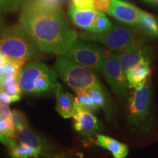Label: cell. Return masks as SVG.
<instances>
[{
	"mask_svg": "<svg viewBox=\"0 0 158 158\" xmlns=\"http://www.w3.org/2000/svg\"><path fill=\"white\" fill-rule=\"evenodd\" d=\"M19 22L43 52L62 56L79 40L61 7H48L38 0L26 2Z\"/></svg>",
	"mask_w": 158,
	"mask_h": 158,
	"instance_id": "obj_1",
	"label": "cell"
},
{
	"mask_svg": "<svg viewBox=\"0 0 158 158\" xmlns=\"http://www.w3.org/2000/svg\"><path fill=\"white\" fill-rule=\"evenodd\" d=\"M35 41L21 24L5 27L0 32V51L12 60H30L38 54Z\"/></svg>",
	"mask_w": 158,
	"mask_h": 158,
	"instance_id": "obj_2",
	"label": "cell"
},
{
	"mask_svg": "<svg viewBox=\"0 0 158 158\" xmlns=\"http://www.w3.org/2000/svg\"><path fill=\"white\" fill-rule=\"evenodd\" d=\"M83 40L102 43L110 50L121 51L134 46L142 45L145 42L143 33L135 27L114 23L109 30L103 33L83 32L79 35Z\"/></svg>",
	"mask_w": 158,
	"mask_h": 158,
	"instance_id": "obj_3",
	"label": "cell"
},
{
	"mask_svg": "<svg viewBox=\"0 0 158 158\" xmlns=\"http://www.w3.org/2000/svg\"><path fill=\"white\" fill-rule=\"evenodd\" d=\"M127 118L129 125L139 133H147L152 129L154 117L151 89L147 83L135 89L128 102Z\"/></svg>",
	"mask_w": 158,
	"mask_h": 158,
	"instance_id": "obj_4",
	"label": "cell"
},
{
	"mask_svg": "<svg viewBox=\"0 0 158 158\" xmlns=\"http://www.w3.org/2000/svg\"><path fill=\"white\" fill-rule=\"evenodd\" d=\"M55 68L63 81L76 92L102 86L92 71L64 55H62L56 59Z\"/></svg>",
	"mask_w": 158,
	"mask_h": 158,
	"instance_id": "obj_5",
	"label": "cell"
},
{
	"mask_svg": "<svg viewBox=\"0 0 158 158\" xmlns=\"http://www.w3.org/2000/svg\"><path fill=\"white\" fill-rule=\"evenodd\" d=\"M64 56L92 72L101 73L102 65L107 55L99 45L87 40H78Z\"/></svg>",
	"mask_w": 158,
	"mask_h": 158,
	"instance_id": "obj_6",
	"label": "cell"
},
{
	"mask_svg": "<svg viewBox=\"0 0 158 158\" xmlns=\"http://www.w3.org/2000/svg\"><path fill=\"white\" fill-rule=\"evenodd\" d=\"M101 73L114 94L120 100H124L130 89L126 75L122 70L119 54L107 55L102 65Z\"/></svg>",
	"mask_w": 158,
	"mask_h": 158,
	"instance_id": "obj_7",
	"label": "cell"
},
{
	"mask_svg": "<svg viewBox=\"0 0 158 158\" xmlns=\"http://www.w3.org/2000/svg\"><path fill=\"white\" fill-rule=\"evenodd\" d=\"M53 70L48 65L40 62L29 63L24 66L19 76L21 92L25 94H35V81L39 77L48 73Z\"/></svg>",
	"mask_w": 158,
	"mask_h": 158,
	"instance_id": "obj_8",
	"label": "cell"
},
{
	"mask_svg": "<svg viewBox=\"0 0 158 158\" xmlns=\"http://www.w3.org/2000/svg\"><path fill=\"white\" fill-rule=\"evenodd\" d=\"M141 10L124 0H111L108 15L115 18L124 24L138 27Z\"/></svg>",
	"mask_w": 158,
	"mask_h": 158,
	"instance_id": "obj_9",
	"label": "cell"
},
{
	"mask_svg": "<svg viewBox=\"0 0 158 158\" xmlns=\"http://www.w3.org/2000/svg\"><path fill=\"white\" fill-rule=\"evenodd\" d=\"M74 128L86 137L94 135L100 128L98 119L90 110L76 106L73 116Z\"/></svg>",
	"mask_w": 158,
	"mask_h": 158,
	"instance_id": "obj_10",
	"label": "cell"
},
{
	"mask_svg": "<svg viewBox=\"0 0 158 158\" xmlns=\"http://www.w3.org/2000/svg\"><path fill=\"white\" fill-rule=\"evenodd\" d=\"M16 138L20 143H24L35 148L38 152L40 156L51 157L53 148L45 138L29 127H23L15 130Z\"/></svg>",
	"mask_w": 158,
	"mask_h": 158,
	"instance_id": "obj_11",
	"label": "cell"
},
{
	"mask_svg": "<svg viewBox=\"0 0 158 158\" xmlns=\"http://www.w3.org/2000/svg\"><path fill=\"white\" fill-rule=\"evenodd\" d=\"M119 60L124 74L143 62H151L150 54L147 48L142 45L134 46L120 52Z\"/></svg>",
	"mask_w": 158,
	"mask_h": 158,
	"instance_id": "obj_12",
	"label": "cell"
},
{
	"mask_svg": "<svg viewBox=\"0 0 158 158\" xmlns=\"http://www.w3.org/2000/svg\"><path fill=\"white\" fill-rule=\"evenodd\" d=\"M68 13L71 21L77 27L89 31L93 26L98 12L95 9L78 8L73 4H70Z\"/></svg>",
	"mask_w": 158,
	"mask_h": 158,
	"instance_id": "obj_13",
	"label": "cell"
},
{
	"mask_svg": "<svg viewBox=\"0 0 158 158\" xmlns=\"http://www.w3.org/2000/svg\"><path fill=\"white\" fill-rule=\"evenodd\" d=\"M54 89L56 98L57 112L64 118L73 117L76 109L75 98L66 92L59 83L56 85Z\"/></svg>",
	"mask_w": 158,
	"mask_h": 158,
	"instance_id": "obj_14",
	"label": "cell"
},
{
	"mask_svg": "<svg viewBox=\"0 0 158 158\" xmlns=\"http://www.w3.org/2000/svg\"><path fill=\"white\" fill-rule=\"evenodd\" d=\"M95 144L109 151L114 158H126L129 153V148L126 144L102 134L97 135Z\"/></svg>",
	"mask_w": 158,
	"mask_h": 158,
	"instance_id": "obj_15",
	"label": "cell"
},
{
	"mask_svg": "<svg viewBox=\"0 0 158 158\" xmlns=\"http://www.w3.org/2000/svg\"><path fill=\"white\" fill-rule=\"evenodd\" d=\"M151 75L150 62H143L138 64L135 68L128 71L126 73L130 89L141 87L147 83Z\"/></svg>",
	"mask_w": 158,
	"mask_h": 158,
	"instance_id": "obj_16",
	"label": "cell"
},
{
	"mask_svg": "<svg viewBox=\"0 0 158 158\" xmlns=\"http://www.w3.org/2000/svg\"><path fill=\"white\" fill-rule=\"evenodd\" d=\"M138 28L143 30L146 35L158 37V19L155 15L145 11H141Z\"/></svg>",
	"mask_w": 158,
	"mask_h": 158,
	"instance_id": "obj_17",
	"label": "cell"
},
{
	"mask_svg": "<svg viewBox=\"0 0 158 158\" xmlns=\"http://www.w3.org/2000/svg\"><path fill=\"white\" fill-rule=\"evenodd\" d=\"M9 149L11 158H37L40 157L35 148L24 143H16Z\"/></svg>",
	"mask_w": 158,
	"mask_h": 158,
	"instance_id": "obj_18",
	"label": "cell"
},
{
	"mask_svg": "<svg viewBox=\"0 0 158 158\" xmlns=\"http://www.w3.org/2000/svg\"><path fill=\"white\" fill-rule=\"evenodd\" d=\"M86 92H87L89 95L93 99L98 108H102L104 109L109 108L108 107L109 106V100H108V94L105 92L102 86H100V87L89 89L86 90Z\"/></svg>",
	"mask_w": 158,
	"mask_h": 158,
	"instance_id": "obj_19",
	"label": "cell"
},
{
	"mask_svg": "<svg viewBox=\"0 0 158 158\" xmlns=\"http://www.w3.org/2000/svg\"><path fill=\"white\" fill-rule=\"evenodd\" d=\"M76 97L75 98L76 106L85 108V109L93 112L98 109V106L91 97L89 95L86 91H78L76 92Z\"/></svg>",
	"mask_w": 158,
	"mask_h": 158,
	"instance_id": "obj_20",
	"label": "cell"
},
{
	"mask_svg": "<svg viewBox=\"0 0 158 158\" xmlns=\"http://www.w3.org/2000/svg\"><path fill=\"white\" fill-rule=\"evenodd\" d=\"M1 82L3 86V91L11 95H21L22 92L18 77L5 76L2 78Z\"/></svg>",
	"mask_w": 158,
	"mask_h": 158,
	"instance_id": "obj_21",
	"label": "cell"
},
{
	"mask_svg": "<svg viewBox=\"0 0 158 158\" xmlns=\"http://www.w3.org/2000/svg\"><path fill=\"white\" fill-rule=\"evenodd\" d=\"M112 24L108 19L106 17V15L103 13H99L97 15L95 21L93 23L92 29H90L91 32L97 33V34H100V33L106 32L109 30L111 28Z\"/></svg>",
	"mask_w": 158,
	"mask_h": 158,
	"instance_id": "obj_22",
	"label": "cell"
},
{
	"mask_svg": "<svg viewBox=\"0 0 158 158\" xmlns=\"http://www.w3.org/2000/svg\"><path fill=\"white\" fill-rule=\"evenodd\" d=\"M26 62L22 60H12L9 59L6 63L4 69H5V76H14L19 78L20 73Z\"/></svg>",
	"mask_w": 158,
	"mask_h": 158,
	"instance_id": "obj_23",
	"label": "cell"
},
{
	"mask_svg": "<svg viewBox=\"0 0 158 158\" xmlns=\"http://www.w3.org/2000/svg\"><path fill=\"white\" fill-rule=\"evenodd\" d=\"M24 0H0V13H7L19 8Z\"/></svg>",
	"mask_w": 158,
	"mask_h": 158,
	"instance_id": "obj_24",
	"label": "cell"
},
{
	"mask_svg": "<svg viewBox=\"0 0 158 158\" xmlns=\"http://www.w3.org/2000/svg\"><path fill=\"white\" fill-rule=\"evenodd\" d=\"M11 120L13 121L15 130L23 127H28V122L23 112L19 110H13L12 111Z\"/></svg>",
	"mask_w": 158,
	"mask_h": 158,
	"instance_id": "obj_25",
	"label": "cell"
},
{
	"mask_svg": "<svg viewBox=\"0 0 158 158\" xmlns=\"http://www.w3.org/2000/svg\"><path fill=\"white\" fill-rule=\"evenodd\" d=\"M20 99H21L20 95H11L5 91L0 92V104L8 106L13 102L19 101Z\"/></svg>",
	"mask_w": 158,
	"mask_h": 158,
	"instance_id": "obj_26",
	"label": "cell"
},
{
	"mask_svg": "<svg viewBox=\"0 0 158 158\" xmlns=\"http://www.w3.org/2000/svg\"><path fill=\"white\" fill-rule=\"evenodd\" d=\"M110 5L111 0H94V9L99 13H107Z\"/></svg>",
	"mask_w": 158,
	"mask_h": 158,
	"instance_id": "obj_27",
	"label": "cell"
},
{
	"mask_svg": "<svg viewBox=\"0 0 158 158\" xmlns=\"http://www.w3.org/2000/svg\"><path fill=\"white\" fill-rule=\"evenodd\" d=\"M73 5L82 9H94V0H72Z\"/></svg>",
	"mask_w": 158,
	"mask_h": 158,
	"instance_id": "obj_28",
	"label": "cell"
},
{
	"mask_svg": "<svg viewBox=\"0 0 158 158\" xmlns=\"http://www.w3.org/2000/svg\"><path fill=\"white\" fill-rule=\"evenodd\" d=\"M12 111L7 105L0 104V118H10Z\"/></svg>",
	"mask_w": 158,
	"mask_h": 158,
	"instance_id": "obj_29",
	"label": "cell"
},
{
	"mask_svg": "<svg viewBox=\"0 0 158 158\" xmlns=\"http://www.w3.org/2000/svg\"><path fill=\"white\" fill-rule=\"evenodd\" d=\"M38 1L40 2L41 3L45 5V6H48V7H54V8L61 7L57 0H38Z\"/></svg>",
	"mask_w": 158,
	"mask_h": 158,
	"instance_id": "obj_30",
	"label": "cell"
},
{
	"mask_svg": "<svg viewBox=\"0 0 158 158\" xmlns=\"http://www.w3.org/2000/svg\"><path fill=\"white\" fill-rule=\"evenodd\" d=\"M7 60H8V59H7V57H6L5 55L0 51V66L5 67V65L6 63H7Z\"/></svg>",
	"mask_w": 158,
	"mask_h": 158,
	"instance_id": "obj_31",
	"label": "cell"
},
{
	"mask_svg": "<svg viewBox=\"0 0 158 158\" xmlns=\"http://www.w3.org/2000/svg\"><path fill=\"white\" fill-rule=\"evenodd\" d=\"M6 26H5V18H4L2 13H0V32H1L2 30Z\"/></svg>",
	"mask_w": 158,
	"mask_h": 158,
	"instance_id": "obj_32",
	"label": "cell"
},
{
	"mask_svg": "<svg viewBox=\"0 0 158 158\" xmlns=\"http://www.w3.org/2000/svg\"><path fill=\"white\" fill-rule=\"evenodd\" d=\"M0 142H1L2 143H3L4 145H5L6 147H7V146H8V142H7V139L4 137V136L2 135V134L1 133H0Z\"/></svg>",
	"mask_w": 158,
	"mask_h": 158,
	"instance_id": "obj_33",
	"label": "cell"
},
{
	"mask_svg": "<svg viewBox=\"0 0 158 158\" xmlns=\"http://www.w3.org/2000/svg\"><path fill=\"white\" fill-rule=\"evenodd\" d=\"M144 1L154 6H158V0H144Z\"/></svg>",
	"mask_w": 158,
	"mask_h": 158,
	"instance_id": "obj_34",
	"label": "cell"
},
{
	"mask_svg": "<svg viewBox=\"0 0 158 158\" xmlns=\"http://www.w3.org/2000/svg\"><path fill=\"white\" fill-rule=\"evenodd\" d=\"M5 76V69L3 66H0V78H2Z\"/></svg>",
	"mask_w": 158,
	"mask_h": 158,
	"instance_id": "obj_35",
	"label": "cell"
},
{
	"mask_svg": "<svg viewBox=\"0 0 158 158\" xmlns=\"http://www.w3.org/2000/svg\"><path fill=\"white\" fill-rule=\"evenodd\" d=\"M57 1H58L59 5H63V4H64L67 1H68V0H57Z\"/></svg>",
	"mask_w": 158,
	"mask_h": 158,
	"instance_id": "obj_36",
	"label": "cell"
},
{
	"mask_svg": "<svg viewBox=\"0 0 158 158\" xmlns=\"http://www.w3.org/2000/svg\"><path fill=\"white\" fill-rule=\"evenodd\" d=\"M2 91H3V86H2V84L1 81H0V92H2Z\"/></svg>",
	"mask_w": 158,
	"mask_h": 158,
	"instance_id": "obj_37",
	"label": "cell"
},
{
	"mask_svg": "<svg viewBox=\"0 0 158 158\" xmlns=\"http://www.w3.org/2000/svg\"><path fill=\"white\" fill-rule=\"evenodd\" d=\"M1 80H2V79H1V78H0V81H1Z\"/></svg>",
	"mask_w": 158,
	"mask_h": 158,
	"instance_id": "obj_38",
	"label": "cell"
}]
</instances>
